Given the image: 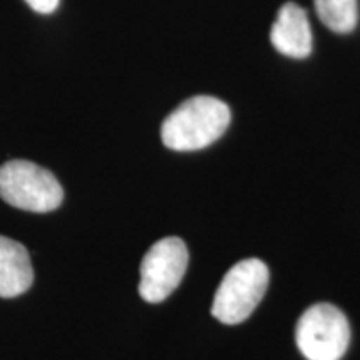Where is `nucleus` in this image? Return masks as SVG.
Segmentation results:
<instances>
[{"label": "nucleus", "instance_id": "obj_8", "mask_svg": "<svg viewBox=\"0 0 360 360\" xmlns=\"http://www.w3.org/2000/svg\"><path fill=\"white\" fill-rule=\"evenodd\" d=\"M314 4L319 19L334 32L349 34L357 25V0H314Z\"/></svg>", "mask_w": 360, "mask_h": 360}, {"label": "nucleus", "instance_id": "obj_1", "mask_svg": "<svg viewBox=\"0 0 360 360\" xmlns=\"http://www.w3.org/2000/svg\"><path fill=\"white\" fill-rule=\"evenodd\" d=\"M231 124V109L219 98L197 96L175 109L162 124V142L177 152L200 150L219 141Z\"/></svg>", "mask_w": 360, "mask_h": 360}, {"label": "nucleus", "instance_id": "obj_9", "mask_svg": "<svg viewBox=\"0 0 360 360\" xmlns=\"http://www.w3.org/2000/svg\"><path fill=\"white\" fill-rule=\"evenodd\" d=\"M32 11L39 13H52L58 7L60 0H25Z\"/></svg>", "mask_w": 360, "mask_h": 360}, {"label": "nucleus", "instance_id": "obj_2", "mask_svg": "<svg viewBox=\"0 0 360 360\" xmlns=\"http://www.w3.org/2000/svg\"><path fill=\"white\" fill-rule=\"evenodd\" d=\"M0 197L27 212H52L64 200L58 180L29 160H11L0 167Z\"/></svg>", "mask_w": 360, "mask_h": 360}, {"label": "nucleus", "instance_id": "obj_7", "mask_svg": "<svg viewBox=\"0 0 360 360\" xmlns=\"http://www.w3.org/2000/svg\"><path fill=\"white\" fill-rule=\"evenodd\" d=\"M34 282L29 252L19 242L0 236V297L24 294Z\"/></svg>", "mask_w": 360, "mask_h": 360}, {"label": "nucleus", "instance_id": "obj_6", "mask_svg": "<svg viewBox=\"0 0 360 360\" xmlns=\"http://www.w3.org/2000/svg\"><path fill=\"white\" fill-rule=\"evenodd\" d=\"M270 42L282 56L305 58L312 52V30L302 7L287 2L277 13L270 30Z\"/></svg>", "mask_w": 360, "mask_h": 360}, {"label": "nucleus", "instance_id": "obj_5", "mask_svg": "<svg viewBox=\"0 0 360 360\" xmlns=\"http://www.w3.org/2000/svg\"><path fill=\"white\" fill-rule=\"evenodd\" d=\"M187 265L188 252L182 238L167 237L155 242L143 255L139 294L146 302H162L182 282Z\"/></svg>", "mask_w": 360, "mask_h": 360}, {"label": "nucleus", "instance_id": "obj_4", "mask_svg": "<svg viewBox=\"0 0 360 360\" xmlns=\"http://www.w3.org/2000/svg\"><path fill=\"white\" fill-rule=\"evenodd\" d=\"M297 347L307 360H340L350 344V326L340 309L315 304L299 319Z\"/></svg>", "mask_w": 360, "mask_h": 360}, {"label": "nucleus", "instance_id": "obj_3", "mask_svg": "<svg viewBox=\"0 0 360 360\" xmlns=\"http://www.w3.org/2000/svg\"><path fill=\"white\" fill-rule=\"evenodd\" d=\"M267 285L269 269L262 260H240L220 282L214 297L212 315L229 326L244 322L260 304Z\"/></svg>", "mask_w": 360, "mask_h": 360}]
</instances>
